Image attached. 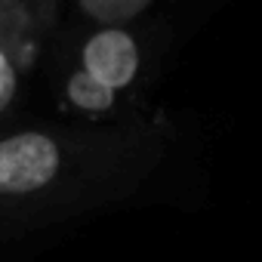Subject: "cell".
Returning <instances> with one entry per match:
<instances>
[{
    "label": "cell",
    "mask_w": 262,
    "mask_h": 262,
    "mask_svg": "<svg viewBox=\"0 0 262 262\" xmlns=\"http://www.w3.org/2000/svg\"><path fill=\"white\" fill-rule=\"evenodd\" d=\"M65 96L68 102L77 108V111H86V114H105L114 108L117 102V93L102 86L96 77H90L83 68H74L65 80Z\"/></svg>",
    "instance_id": "2"
},
{
    "label": "cell",
    "mask_w": 262,
    "mask_h": 262,
    "mask_svg": "<svg viewBox=\"0 0 262 262\" xmlns=\"http://www.w3.org/2000/svg\"><path fill=\"white\" fill-rule=\"evenodd\" d=\"M151 0H80L83 13L99 25H123L126 19L139 16Z\"/></svg>",
    "instance_id": "3"
},
{
    "label": "cell",
    "mask_w": 262,
    "mask_h": 262,
    "mask_svg": "<svg viewBox=\"0 0 262 262\" xmlns=\"http://www.w3.org/2000/svg\"><path fill=\"white\" fill-rule=\"evenodd\" d=\"M139 65L142 53L136 34H129L123 25H102L80 47V68L114 93L126 90L136 80Z\"/></svg>",
    "instance_id": "1"
}]
</instances>
